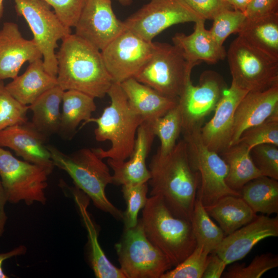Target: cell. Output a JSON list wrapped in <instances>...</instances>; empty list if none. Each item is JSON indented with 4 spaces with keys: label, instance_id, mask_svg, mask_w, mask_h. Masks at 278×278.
Listing matches in <instances>:
<instances>
[{
    "label": "cell",
    "instance_id": "obj_27",
    "mask_svg": "<svg viewBox=\"0 0 278 278\" xmlns=\"http://www.w3.org/2000/svg\"><path fill=\"white\" fill-rule=\"evenodd\" d=\"M219 154L228 167L226 183L234 191L240 193L247 183L263 176L253 162L251 151L243 144L229 146Z\"/></svg>",
    "mask_w": 278,
    "mask_h": 278
},
{
    "label": "cell",
    "instance_id": "obj_36",
    "mask_svg": "<svg viewBox=\"0 0 278 278\" xmlns=\"http://www.w3.org/2000/svg\"><path fill=\"white\" fill-rule=\"evenodd\" d=\"M278 266V256L270 253L256 256L247 266L236 264L222 275L225 278H259L267 271Z\"/></svg>",
    "mask_w": 278,
    "mask_h": 278
},
{
    "label": "cell",
    "instance_id": "obj_37",
    "mask_svg": "<svg viewBox=\"0 0 278 278\" xmlns=\"http://www.w3.org/2000/svg\"><path fill=\"white\" fill-rule=\"evenodd\" d=\"M148 190L147 182L122 186L121 192L127 204L123 219L126 229L134 227L137 224V215L147 202Z\"/></svg>",
    "mask_w": 278,
    "mask_h": 278
},
{
    "label": "cell",
    "instance_id": "obj_4",
    "mask_svg": "<svg viewBox=\"0 0 278 278\" xmlns=\"http://www.w3.org/2000/svg\"><path fill=\"white\" fill-rule=\"evenodd\" d=\"M140 221L147 238L167 257L172 267L196 247L190 221L173 214L159 196L148 198Z\"/></svg>",
    "mask_w": 278,
    "mask_h": 278
},
{
    "label": "cell",
    "instance_id": "obj_34",
    "mask_svg": "<svg viewBox=\"0 0 278 278\" xmlns=\"http://www.w3.org/2000/svg\"><path fill=\"white\" fill-rule=\"evenodd\" d=\"M237 143L244 144L250 151L264 144L278 146V112L262 124L246 130Z\"/></svg>",
    "mask_w": 278,
    "mask_h": 278
},
{
    "label": "cell",
    "instance_id": "obj_2",
    "mask_svg": "<svg viewBox=\"0 0 278 278\" xmlns=\"http://www.w3.org/2000/svg\"><path fill=\"white\" fill-rule=\"evenodd\" d=\"M62 41L56 54L58 85L64 91L74 90L94 98H103L113 81L101 51L75 34Z\"/></svg>",
    "mask_w": 278,
    "mask_h": 278
},
{
    "label": "cell",
    "instance_id": "obj_46",
    "mask_svg": "<svg viewBox=\"0 0 278 278\" xmlns=\"http://www.w3.org/2000/svg\"><path fill=\"white\" fill-rule=\"evenodd\" d=\"M8 202L6 193L0 180V237L2 236L7 220L5 205Z\"/></svg>",
    "mask_w": 278,
    "mask_h": 278
},
{
    "label": "cell",
    "instance_id": "obj_41",
    "mask_svg": "<svg viewBox=\"0 0 278 278\" xmlns=\"http://www.w3.org/2000/svg\"><path fill=\"white\" fill-rule=\"evenodd\" d=\"M51 7L59 19L66 26L75 27L86 0H43Z\"/></svg>",
    "mask_w": 278,
    "mask_h": 278
},
{
    "label": "cell",
    "instance_id": "obj_10",
    "mask_svg": "<svg viewBox=\"0 0 278 278\" xmlns=\"http://www.w3.org/2000/svg\"><path fill=\"white\" fill-rule=\"evenodd\" d=\"M19 15L23 16L41 51L45 71L57 77V59L55 49L58 41L72 33L71 29L59 19L50 6L43 0H13Z\"/></svg>",
    "mask_w": 278,
    "mask_h": 278
},
{
    "label": "cell",
    "instance_id": "obj_6",
    "mask_svg": "<svg viewBox=\"0 0 278 278\" xmlns=\"http://www.w3.org/2000/svg\"><path fill=\"white\" fill-rule=\"evenodd\" d=\"M200 128L182 132L190 165L199 175L197 198L206 206L227 195L241 197L239 193L227 184L228 165L219 153L204 145L200 136Z\"/></svg>",
    "mask_w": 278,
    "mask_h": 278
},
{
    "label": "cell",
    "instance_id": "obj_29",
    "mask_svg": "<svg viewBox=\"0 0 278 278\" xmlns=\"http://www.w3.org/2000/svg\"><path fill=\"white\" fill-rule=\"evenodd\" d=\"M94 99L78 91H64L58 133L66 138L72 137L79 124L85 123L96 110Z\"/></svg>",
    "mask_w": 278,
    "mask_h": 278
},
{
    "label": "cell",
    "instance_id": "obj_18",
    "mask_svg": "<svg viewBox=\"0 0 278 278\" xmlns=\"http://www.w3.org/2000/svg\"><path fill=\"white\" fill-rule=\"evenodd\" d=\"M34 40L24 38L16 24L5 22L0 29V80L18 76L22 66L41 59Z\"/></svg>",
    "mask_w": 278,
    "mask_h": 278
},
{
    "label": "cell",
    "instance_id": "obj_14",
    "mask_svg": "<svg viewBox=\"0 0 278 278\" xmlns=\"http://www.w3.org/2000/svg\"><path fill=\"white\" fill-rule=\"evenodd\" d=\"M226 88L222 77L212 71L203 72L198 85H194L191 79L188 80L178 99L182 132L201 127L205 117L215 110Z\"/></svg>",
    "mask_w": 278,
    "mask_h": 278
},
{
    "label": "cell",
    "instance_id": "obj_17",
    "mask_svg": "<svg viewBox=\"0 0 278 278\" xmlns=\"http://www.w3.org/2000/svg\"><path fill=\"white\" fill-rule=\"evenodd\" d=\"M277 236V216L258 215L251 222L225 236L213 252L228 265L243 258L260 241Z\"/></svg>",
    "mask_w": 278,
    "mask_h": 278
},
{
    "label": "cell",
    "instance_id": "obj_32",
    "mask_svg": "<svg viewBox=\"0 0 278 278\" xmlns=\"http://www.w3.org/2000/svg\"><path fill=\"white\" fill-rule=\"evenodd\" d=\"M196 246L203 247L210 253L214 252L225 235L212 220L204 205L196 198L190 220Z\"/></svg>",
    "mask_w": 278,
    "mask_h": 278
},
{
    "label": "cell",
    "instance_id": "obj_13",
    "mask_svg": "<svg viewBox=\"0 0 278 278\" xmlns=\"http://www.w3.org/2000/svg\"><path fill=\"white\" fill-rule=\"evenodd\" d=\"M155 42L146 41L125 29L101 51L113 82L121 83L134 76L151 57Z\"/></svg>",
    "mask_w": 278,
    "mask_h": 278
},
{
    "label": "cell",
    "instance_id": "obj_21",
    "mask_svg": "<svg viewBox=\"0 0 278 278\" xmlns=\"http://www.w3.org/2000/svg\"><path fill=\"white\" fill-rule=\"evenodd\" d=\"M278 112V84L267 90L248 92L238 105L230 146L247 129L266 121Z\"/></svg>",
    "mask_w": 278,
    "mask_h": 278
},
{
    "label": "cell",
    "instance_id": "obj_47",
    "mask_svg": "<svg viewBox=\"0 0 278 278\" xmlns=\"http://www.w3.org/2000/svg\"><path fill=\"white\" fill-rule=\"evenodd\" d=\"M251 1V0H227L233 9L238 10L244 13H245Z\"/></svg>",
    "mask_w": 278,
    "mask_h": 278
},
{
    "label": "cell",
    "instance_id": "obj_26",
    "mask_svg": "<svg viewBox=\"0 0 278 278\" xmlns=\"http://www.w3.org/2000/svg\"><path fill=\"white\" fill-rule=\"evenodd\" d=\"M64 91L57 85L28 105L29 110L32 112L31 123L47 138L59 132L61 117L60 107Z\"/></svg>",
    "mask_w": 278,
    "mask_h": 278
},
{
    "label": "cell",
    "instance_id": "obj_44",
    "mask_svg": "<svg viewBox=\"0 0 278 278\" xmlns=\"http://www.w3.org/2000/svg\"><path fill=\"white\" fill-rule=\"evenodd\" d=\"M226 263L216 253H210L202 278H220L227 266Z\"/></svg>",
    "mask_w": 278,
    "mask_h": 278
},
{
    "label": "cell",
    "instance_id": "obj_5",
    "mask_svg": "<svg viewBox=\"0 0 278 278\" xmlns=\"http://www.w3.org/2000/svg\"><path fill=\"white\" fill-rule=\"evenodd\" d=\"M47 147L54 166L66 172L76 187L91 199L97 208L118 220L123 219V213L106 194V187L113 183L112 175L108 166L93 149L84 148L66 154L55 146Z\"/></svg>",
    "mask_w": 278,
    "mask_h": 278
},
{
    "label": "cell",
    "instance_id": "obj_3",
    "mask_svg": "<svg viewBox=\"0 0 278 278\" xmlns=\"http://www.w3.org/2000/svg\"><path fill=\"white\" fill-rule=\"evenodd\" d=\"M107 94L111 99L109 106L99 117H91L82 126L96 123V140L111 142V147L108 150L92 148L100 159L126 161L133 153L137 130L144 120L130 105L119 83L113 82Z\"/></svg>",
    "mask_w": 278,
    "mask_h": 278
},
{
    "label": "cell",
    "instance_id": "obj_24",
    "mask_svg": "<svg viewBox=\"0 0 278 278\" xmlns=\"http://www.w3.org/2000/svg\"><path fill=\"white\" fill-rule=\"evenodd\" d=\"M57 85V78L45 71L43 60L38 59L30 62L25 72L13 79L5 88L18 101L28 106Z\"/></svg>",
    "mask_w": 278,
    "mask_h": 278
},
{
    "label": "cell",
    "instance_id": "obj_20",
    "mask_svg": "<svg viewBox=\"0 0 278 278\" xmlns=\"http://www.w3.org/2000/svg\"><path fill=\"white\" fill-rule=\"evenodd\" d=\"M154 137L150 122L144 121L137 130L133 151L129 160L108 159V165L113 171L112 184L123 186L148 182L150 175L146 160Z\"/></svg>",
    "mask_w": 278,
    "mask_h": 278
},
{
    "label": "cell",
    "instance_id": "obj_19",
    "mask_svg": "<svg viewBox=\"0 0 278 278\" xmlns=\"http://www.w3.org/2000/svg\"><path fill=\"white\" fill-rule=\"evenodd\" d=\"M47 139L29 121L0 131V147H8L24 161L44 167L52 172L55 166L45 145Z\"/></svg>",
    "mask_w": 278,
    "mask_h": 278
},
{
    "label": "cell",
    "instance_id": "obj_33",
    "mask_svg": "<svg viewBox=\"0 0 278 278\" xmlns=\"http://www.w3.org/2000/svg\"><path fill=\"white\" fill-rule=\"evenodd\" d=\"M150 122L153 133L160 141L157 154L162 156L169 153L176 146L182 131V117L178 104L163 116Z\"/></svg>",
    "mask_w": 278,
    "mask_h": 278
},
{
    "label": "cell",
    "instance_id": "obj_25",
    "mask_svg": "<svg viewBox=\"0 0 278 278\" xmlns=\"http://www.w3.org/2000/svg\"><path fill=\"white\" fill-rule=\"evenodd\" d=\"M225 236L249 223L258 216L241 197L227 195L204 206Z\"/></svg>",
    "mask_w": 278,
    "mask_h": 278
},
{
    "label": "cell",
    "instance_id": "obj_8",
    "mask_svg": "<svg viewBox=\"0 0 278 278\" xmlns=\"http://www.w3.org/2000/svg\"><path fill=\"white\" fill-rule=\"evenodd\" d=\"M226 57L232 81L248 92L278 84V59L254 47L241 37L231 43Z\"/></svg>",
    "mask_w": 278,
    "mask_h": 278
},
{
    "label": "cell",
    "instance_id": "obj_15",
    "mask_svg": "<svg viewBox=\"0 0 278 278\" xmlns=\"http://www.w3.org/2000/svg\"><path fill=\"white\" fill-rule=\"evenodd\" d=\"M74 27L76 35L100 51L126 29L113 11L111 0H86Z\"/></svg>",
    "mask_w": 278,
    "mask_h": 278
},
{
    "label": "cell",
    "instance_id": "obj_43",
    "mask_svg": "<svg viewBox=\"0 0 278 278\" xmlns=\"http://www.w3.org/2000/svg\"><path fill=\"white\" fill-rule=\"evenodd\" d=\"M278 0H251L245 14L248 19L265 16L277 11Z\"/></svg>",
    "mask_w": 278,
    "mask_h": 278
},
{
    "label": "cell",
    "instance_id": "obj_22",
    "mask_svg": "<svg viewBox=\"0 0 278 278\" xmlns=\"http://www.w3.org/2000/svg\"><path fill=\"white\" fill-rule=\"evenodd\" d=\"M204 20L195 23L194 31L189 34L177 33L172 37L173 44L181 52L186 60L194 66L202 61L215 64L223 60L227 51L223 45L215 40L205 27Z\"/></svg>",
    "mask_w": 278,
    "mask_h": 278
},
{
    "label": "cell",
    "instance_id": "obj_16",
    "mask_svg": "<svg viewBox=\"0 0 278 278\" xmlns=\"http://www.w3.org/2000/svg\"><path fill=\"white\" fill-rule=\"evenodd\" d=\"M248 92L232 81L223 91L213 117L200 130L201 138L210 150L220 154L230 146L235 111Z\"/></svg>",
    "mask_w": 278,
    "mask_h": 278
},
{
    "label": "cell",
    "instance_id": "obj_30",
    "mask_svg": "<svg viewBox=\"0 0 278 278\" xmlns=\"http://www.w3.org/2000/svg\"><path fill=\"white\" fill-rule=\"evenodd\" d=\"M74 195L87 230L89 258L95 276L97 278H126L121 270L109 260L99 245L97 230L86 210L88 201L80 197L77 189L74 190Z\"/></svg>",
    "mask_w": 278,
    "mask_h": 278
},
{
    "label": "cell",
    "instance_id": "obj_7",
    "mask_svg": "<svg viewBox=\"0 0 278 278\" xmlns=\"http://www.w3.org/2000/svg\"><path fill=\"white\" fill-rule=\"evenodd\" d=\"M155 45L151 57L134 78L164 96L179 98L194 66L173 44Z\"/></svg>",
    "mask_w": 278,
    "mask_h": 278
},
{
    "label": "cell",
    "instance_id": "obj_11",
    "mask_svg": "<svg viewBox=\"0 0 278 278\" xmlns=\"http://www.w3.org/2000/svg\"><path fill=\"white\" fill-rule=\"evenodd\" d=\"M51 173L44 167L18 159L0 147V178L8 202L45 204V190Z\"/></svg>",
    "mask_w": 278,
    "mask_h": 278
},
{
    "label": "cell",
    "instance_id": "obj_39",
    "mask_svg": "<svg viewBox=\"0 0 278 278\" xmlns=\"http://www.w3.org/2000/svg\"><path fill=\"white\" fill-rule=\"evenodd\" d=\"M247 20L245 13L236 10L227 9L219 13L213 20L209 30L212 35L220 45L231 34L239 33Z\"/></svg>",
    "mask_w": 278,
    "mask_h": 278
},
{
    "label": "cell",
    "instance_id": "obj_49",
    "mask_svg": "<svg viewBox=\"0 0 278 278\" xmlns=\"http://www.w3.org/2000/svg\"><path fill=\"white\" fill-rule=\"evenodd\" d=\"M3 1L0 0V19L2 18L4 12Z\"/></svg>",
    "mask_w": 278,
    "mask_h": 278
},
{
    "label": "cell",
    "instance_id": "obj_42",
    "mask_svg": "<svg viewBox=\"0 0 278 278\" xmlns=\"http://www.w3.org/2000/svg\"><path fill=\"white\" fill-rule=\"evenodd\" d=\"M188 6L205 20H213L219 13L233 9L227 0H184Z\"/></svg>",
    "mask_w": 278,
    "mask_h": 278
},
{
    "label": "cell",
    "instance_id": "obj_12",
    "mask_svg": "<svg viewBox=\"0 0 278 278\" xmlns=\"http://www.w3.org/2000/svg\"><path fill=\"white\" fill-rule=\"evenodd\" d=\"M201 20L204 19L184 0H151L123 22L126 29L152 42L154 37L172 25Z\"/></svg>",
    "mask_w": 278,
    "mask_h": 278
},
{
    "label": "cell",
    "instance_id": "obj_45",
    "mask_svg": "<svg viewBox=\"0 0 278 278\" xmlns=\"http://www.w3.org/2000/svg\"><path fill=\"white\" fill-rule=\"evenodd\" d=\"M26 252V247L23 245H20L8 252L0 253V278L9 277L3 271L2 267L3 262L12 257L24 255Z\"/></svg>",
    "mask_w": 278,
    "mask_h": 278
},
{
    "label": "cell",
    "instance_id": "obj_28",
    "mask_svg": "<svg viewBox=\"0 0 278 278\" xmlns=\"http://www.w3.org/2000/svg\"><path fill=\"white\" fill-rule=\"evenodd\" d=\"M238 34L254 47L278 59V12L247 19Z\"/></svg>",
    "mask_w": 278,
    "mask_h": 278
},
{
    "label": "cell",
    "instance_id": "obj_9",
    "mask_svg": "<svg viewBox=\"0 0 278 278\" xmlns=\"http://www.w3.org/2000/svg\"><path fill=\"white\" fill-rule=\"evenodd\" d=\"M115 249L126 278H161L172 266L167 257L147 238L141 222L126 229Z\"/></svg>",
    "mask_w": 278,
    "mask_h": 278
},
{
    "label": "cell",
    "instance_id": "obj_23",
    "mask_svg": "<svg viewBox=\"0 0 278 278\" xmlns=\"http://www.w3.org/2000/svg\"><path fill=\"white\" fill-rule=\"evenodd\" d=\"M120 85L130 105L144 121H152L178 104L179 98L164 96L134 78L125 80Z\"/></svg>",
    "mask_w": 278,
    "mask_h": 278
},
{
    "label": "cell",
    "instance_id": "obj_35",
    "mask_svg": "<svg viewBox=\"0 0 278 278\" xmlns=\"http://www.w3.org/2000/svg\"><path fill=\"white\" fill-rule=\"evenodd\" d=\"M28 110V106L15 99L6 90L3 80H0V131L27 122Z\"/></svg>",
    "mask_w": 278,
    "mask_h": 278
},
{
    "label": "cell",
    "instance_id": "obj_38",
    "mask_svg": "<svg viewBox=\"0 0 278 278\" xmlns=\"http://www.w3.org/2000/svg\"><path fill=\"white\" fill-rule=\"evenodd\" d=\"M209 254L203 247L196 246L189 255L161 278H202Z\"/></svg>",
    "mask_w": 278,
    "mask_h": 278
},
{
    "label": "cell",
    "instance_id": "obj_31",
    "mask_svg": "<svg viewBox=\"0 0 278 278\" xmlns=\"http://www.w3.org/2000/svg\"><path fill=\"white\" fill-rule=\"evenodd\" d=\"M240 193L255 213H278V180L264 176L257 177L247 183Z\"/></svg>",
    "mask_w": 278,
    "mask_h": 278
},
{
    "label": "cell",
    "instance_id": "obj_1",
    "mask_svg": "<svg viewBox=\"0 0 278 278\" xmlns=\"http://www.w3.org/2000/svg\"><path fill=\"white\" fill-rule=\"evenodd\" d=\"M150 195L160 197L175 216L190 221L199 184L184 139L165 155L155 154L149 165Z\"/></svg>",
    "mask_w": 278,
    "mask_h": 278
},
{
    "label": "cell",
    "instance_id": "obj_40",
    "mask_svg": "<svg viewBox=\"0 0 278 278\" xmlns=\"http://www.w3.org/2000/svg\"><path fill=\"white\" fill-rule=\"evenodd\" d=\"M253 162L262 175L278 180V146L264 144L251 150Z\"/></svg>",
    "mask_w": 278,
    "mask_h": 278
},
{
    "label": "cell",
    "instance_id": "obj_48",
    "mask_svg": "<svg viewBox=\"0 0 278 278\" xmlns=\"http://www.w3.org/2000/svg\"><path fill=\"white\" fill-rule=\"evenodd\" d=\"M121 5L124 6H128L130 5L133 0H117Z\"/></svg>",
    "mask_w": 278,
    "mask_h": 278
}]
</instances>
